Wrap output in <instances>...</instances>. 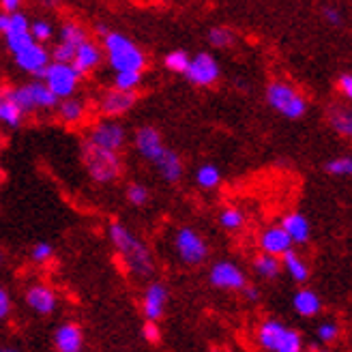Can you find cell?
I'll return each mask as SVG.
<instances>
[{"mask_svg": "<svg viewBox=\"0 0 352 352\" xmlns=\"http://www.w3.org/2000/svg\"><path fill=\"white\" fill-rule=\"evenodd\" d=\"M103 60V52L101 47L95 43V41H88L84 39L76 52H74V58H72V65L76 67V72L80 76H86V74H91L93 69H97Z\"/></svg>", "mask_w": 352, "mask_h": 352, "instance_id": "obj_15", "label": "cell"}, {"mask_svg": "<svg viewBox=\"0 0 352 352\" xmlns=\"http://www.w3.org/2000/svg\"><path fill=\"white\" fill-rule=\"evenodd\" d=\"M281 267H284L288 271V275L298 281V284H303V281L309 279V267H307V262L298 256L296 252L288 250L286 254H281Z\"/></svg>", "mask_w": 352, "mask_h": 352, "instance_id": "obj_24", "label": "cell"}, {"mask_svg": "<svg viewBox=\"0 0 352 352\" xmlns=\"http://www.w3.org/2000/svg\"><path fill=\"white\" fill-rule=\"evenodd\" d=\"M292 307L298 316H303V318H314V316H318L320 309H322V301L320 296L316 294L314 290L309 288H303L294 292L292 296Z\"/></svg>", "mask_w": 352, "mask_h": 352, "instance_id": "obj_21", "label": "cell"}, {"mask_svg": "<svg viewBox=\"0 0 352 352\" xmlns=\"http://www.w3.org/2000/svg\"><path fill=\"white\" fill-rule=\"evenodd\" d=\"M133 103H135V91H120V88H112V91H108L101 97L99 110L103 116L114 118V116L129 112L133 108Z\"/></svg>", "mask_w": 352, "mask_h": 352, "instance_id": "obj_12", "label": "cell"}, {"mask_svg": "<svg viewBox=\"0 0 352 352\" xmlns=\"http://www.w3.org/2000/svg\"><path fill=\"white\" fill-rule=\"evenodd\" d=\"M258 344L269 352H301L303 338L279 320H264L258 327Z\"/></svg>", "mask_w": 352, "mask_h": 352, "instance_id": "obj_4", "label": "cell"}, {"mask_svg": "<svg viewBox=\"0 0 352 352\" xmlns=\"http://www.w3.org/2000/svg\"><path fill=\"white\" fill-rule=\"evenodd\" d=\"M140 82H142V72H116L114 88H120V91H135Z\"/></svg>", "mask_w": 352, "mask_h": 352, "instance_id": "obj_32", "label": "cell"}, {"mask_svg": "<svg viewBox=\"0 0 352 352\" xmlns=\"http://www.w3.org/2000/svg\"><path fill=\"white\" fill-rule=\"evenodd\" d=\"M322 15L331 26H342V11L338 7H327L322 11Z\"/></svg>", "mask_w": 352, "mask_h": 352, "instance_id": "obj_43", "label": "cell"}, {"mask_svg": "<svg viewBox=\"0 0 352 352\" xmlns=\"http://www.w3.org/2000/svg\"><path fill=\"white\" fill-rule=\"evenodd\" d=\"M208 41L213 47H219V50H226L234 43V32L226 26H215L208 30Z\"/></svg>", "mask_w": 352, "mask_h": 352, "instance_id": "obj_30", "label": "cell"}, {"mask_svg": "<svg viewBox=\"0 0 352 352\" xmlns=\"http://www.w3.org/2000/svg\"><path fill=\"white\" fill-rule=\"evenodd\" d=\"M28 32L32 34L34 41L45 43L47 39H52V32H54V30H52V24L50 22H45V20H34V22H30Z\"/></svg>", "mask_w": 352, "mask_h": 352, "instance_id": "obj_36", "label": "cell"}, {"mask_svg": "<svg viewBox=\"0 0 352 352\" xmlns=\"http://www.w3.org/2000/svg\"><path fill=\"white\" fill-rule=\"evenodd\" d=\"M127 200L133 204V206H144L148 202V189L140 183H133L127 187Z\"/></svg>", "mask_w": 352, "mask_h": 352, "instance_id": "obj_38", "label": "cell"}, {"mask_svg": "<svg viewBox=\"0 0 352 352\" xmlns=\"http://www.w3.org/2000/svg\"><path fill=\"white\" fill-rule=\"evenodd\" d=\"M338 88H340V93L350 99L352 97V76L350 74H342L340 80H338Z\"/></svg>", "mask_w": 352, "mask_h": 352, "instance_id": "obj_44", "label": "cell"}, {"mask_svg": "<svg viewBox=\"0 0 352 352\" xmlns=\"http://www.w3.org/2000/svg\"><path fill=\"white\" fill-rule=\"evenodd\" d=\"M208 281L219 290H243L245 284H248V277H245V273L234 262L223 260V262H215L210 267Z\"/></svg>", "mask_w": 352, "mask_h": 352, "instance_id": "obj_10", "label": "cell"}, {"mask_svg": "<svg viewBox=\"0 0 352 352\" xmlns=\"http://www.w3.org/2000/svg\"><path fill=\"white\" fill-rule=\"evenodd\" d=\"M243 292H245V296L250 298V301H258V298H260V292H258V288H254V286H248V284H245Z\"/></svg>", "mask_w": 352, "mask_h": 352, "instance_id": "obj_46", "label": "cell"}, {"mask_svg": "<svg viewBox=\"0 0 352 352\" xmlns=\"http://www.w3.org/2000/svg\"><path fill=\"white\" fill-rule=\"evenodd\" d=\"M3 260H5V256H3V252H0V267H3Z\"/></svg>", "mask_w": 352, "mask_h": 352, "instance_id": "obj_48", "label": "cell"}, {"mask_svg": "<svg viewBox=\"0 0 352 352\" xmlns=\"http://www.w3.org/2000/svg\"><path fill=\"white\" fill-rule=\"evenodd\" d=\"M174 248L179 252L181 260L185 264H191V267H198V264H202L208 256L206 241L193 230V228H181V230L176 232Z\"/></svg>", "mask_w": 352, "mask_h": 352, "instance_id": "obj_7", "label": "cell"}, {"mask_svg": "<svg viewBox=\"0 0 352 352\" xmlns=\"http://www.w3.org/2000/svg\"><path fill=\"white\" fill-rule=\"evenodd\" d=\"M324 170L331 174V176H350L352 174V160L346 155V157H336V160H331Z\"/></svg>", "mask_w": 352, "mask_h": 352, "instance_id": "obj_34", "label": "cell"}, {"mask_svg": "<svg viewBox=\"0 0 352 352\" xmlns=\"http://www.w3.org/2000/svg\"><path fill=\"white\" fill-rule=\"evenodd\" d=\"M183 76L196 86H213L221 76V69H219V63L210 54L198 52L196 56L189 58V65Z\"/></svg>", "mask_w": 352, "mask_h": 352, "instance_id": "obj_8", "label": "cell"}, {"mask_svg": "<svg viewBox=\"0 0 352 352\" xmlns=\"http://www.w3.org/2000/svg\"><path fill=\"white\" fill-rule=\"evenodd\" d=\"M196 183L202 189H215V187H219V183H221V172H219V168L213 166V164L200 166L198 172H196Z\"/></svg>", "mask_w": 352, "mask_h": 352, "instance_id": "obj_28", "label": "cell"}, {"mask_svg": "<svg viewBox=\"0 0 352 352\" xmlns=\"http://www.w3.org/2000/svg\"><path fill=\"white\" fill-rule=\"evenodd\" d=\"M189 54L185 50H176V52H170V54L166 56V69L172 74H185V69L189 65Z\"/></svg>", "mask_w": 352, "mask_h": 352, "instance_id": "obj_31", "label": "cell"}, {"mask_svg": "<svg viewBox=\"0 0 352 352\" xmlns=\"http://www.w3.org/2000/svg\"><path fill=\"white\" fill-rule=\"evenodd\" d=\"M82 160H84L88 174H91V179L101 185L114 183L122 172V162H120L118 153L95 146L88 142V140L82 146Z\"/></svg>", "mask_w": 352, "mask_h": 352, "instance_id": "obj_3", "label": "cell"}, {"mask_svg": "<svg viewBox=\"0 0 352 352\" xmlns=\"http://www.w3.org/2000/svg\"><path fill=\"white\" fill-rule=\"evenodd\" d=\"M316 333H318V340H320L322 344H333V342H338L342 329H340V324H338V322L327 320V322L318 324V329H316Z\"/></svg>", "mask_w": 352, "mask_h": 352, "instance_id": "obj_35", "label": "cell"}, {"mask_svg": "<svg viewBox=\"0 0 352 352\" xmlns=\"http://www.w3.org/2000/svg\"><path fill=\"white\" fill-rule=\"evenodd\" d=\"M166 303H168V290L164 284L160 281H155L151 284L144 292V298H142V311H144V318L146 320H160L164 316V309H166Z\"/></svg>", "mask_w": 352, "mask_h": 352, "instance_id": "obj_17", "label": "cell"}, {"mask_svg": "<svg viewBox=\"0 0 352 352\" xmlns=\"http://www.w3.org/2000/svg\"><path fill=\"white\" fill-rule=\"evenodd\" d=\"M219 223L221 228H226V230H241V228L245 226V213L234 206H228L221 210V215H219Z\"/></svg>", "mask_w": 352, "mask_h": 352, "instance_id": "obj_29", "label": "cell"}, {"mask_svg": "<svg viewBox=\"0 0 352 352\" xmlns=\"http://www.w3.org/2000/svg\"><path fill=\"white\" fill-rule=\"evenodd\" d=\"M26 305L39 316H50L58 305V296L45 284H34L26 290Z\"/></svg>", "mask_w": 352, "mask_h": 352, "instance_id": "obj_14", "label": "cell"}, {"mask_svg": "<svg viewBox=\"0 0 352 352\" xmlns=\"http://www.w3.org/2000/svg\"><path fill=\"white\" fill-rule=\"evenodd\" d=\"M258 245L264 254H273V256H281L288 250H292V239L288 236V232L281 226H271L267 228L260 236H258Z\"/></svg>", "mask_w": 352, "mask_h": 352, "instance_id": "obj_16", "label": "cell"}, {"mask_svg": "<svg viewBox=\"0 0 352 352\" xmlns=\"http://www.w3.org/2000/svg\"><path fill=\"white\" fill-rule=\"evenodd\" d=\"M110 241L114 243L116 252L120 254L122 262L131 275L135 277H151L155 271V262L151 256V250L146 248V243L135 236L127 226H122L118 221L110 223Z\"/></svg>", "mask_w": 352, "mask_h": 352, "instance_id": "obj_1", "label": "cell"}, {"mask_svg": "<svg viewBox=\"0 0 352 352\" xmlns=\"http://www.w3.org/2000/svg\"><path fill=\"white\" fill-rule=\"evenodd\" d=\"M142 336L148 344H157L162 340V331H160V324H157V320H146L144 329H142Z\"/></svg>", "mask_w": 352, "mask_h": 352, "instance_id": "obj_41", "label": "cell"}, {"mask_svg": "<svg viewBox=\"0 0 352 352\" xmlns=\"http://www.w3.org/2000/svg\"><path fill=\"white\" fill-rule=\"evenodd\" d=\"M52 256H54V248H52L50 243H37L32 248V252H30V260L32 262H39V264L47 262Z\"/></svg>", "mask_w": 352, "mask_h": 352, "instance_id": "obj_39", "label": "cell"}, {"mask_svg": "<svg viewBox=\"0 0 352 352\" xmlns=\"http://www.w3.org/2000/svg\"><path fill=\"white\" fill-rule=\"evenodd\" d=\"M28 28H30V20L24 15V13H20V9L17 11H13V13H9V26H7V32H28ZM5 32V34H7Z\"/></svg>", "mask_w": 352, "mask_h": 352, "instance_id": "obj_37", "label": "cell"}, {"mask_svg": "<svg viewBox=\"0 0 352 352\" xmlns=\"http://www.w3.org/2000/svg\"><path fill=\"white\" fill-rule=\"evenodd\" d=\"M54 348L58 352H80L84 348V333L76 322H65L54 333Z\"/></svg>", "mask_w": 352, "mask_h": 352, "instance_id": "obj_18", "label": "cell"}, {"mask_svg": "<svg viewBox=\"0 0 352 352\" xmlns=\"http://www.w3.org/2000/svg\"><path fill=\"white\" fill-rule=\"evenodd\" d=\"M254 273L262 279H277L279 273H281V260L279 256H273V254H258L254 258Z\"/></svg>", "mask_w": 352, "mask_h": 352, "instance_id": "obj_25", "label": "cell"}, {"mask_svg": "<svg viewBox=\"0 0 352 352\" xmlns=\"http://www.w3.org/2000/svg\"><path fill=\"white\" fill-rule=\"evenodd\" d=\"M24 116V110L13 101L9 91H0V122H5L7 127H20Z\"/></svg>", "mask_w": 352, "mask_h": 352, "instance_id": "obj_23", "label": "cell"}, {"mask_svg": "<svg viewBox=\"0 0 352 352\" xmlns=\"http://www.w3.org/2000/svg\"><path fill=\"white\" fill-rule=\"evenodd\" d=\"M269 105L286 118H301L307 112L305 97L286 82H271L267 88Z\"/></svg>", "mask_w": 352, "mask_h": 352, "instance_id": "obj_5", "label": "cell"}, {"mask_svg": "<svg viewBox=\"0 0 352 352\" xmlns=\"http://www.w3.org/2000/svg\"><path fill=\"white\" fill-rule=\"evenodd\" d=\"M26 91H28V99H30V108L34 110H54L58 105V97L50 91L45 86L43 80H34L30 84H26Z\"/></svg>", "mask_w": 352, "mask_h": 352, "instance_id": "obj_19", "label": "cell"}, {"mask_svg": "<svg viewBox=\"0 0 352 352\" xmlns=\"http://www.w3.org/2000/svg\"><path fill=\"white\" fill-rule=\"evenodd\" d=\"M41 78L52 93H54L58 99H65V97H74L82 76L76 72V67L72 63H60V60L52 63L50 60Z\"/></svg>", "mask_w": 352, "mask_h": 352, "instance_id": "obj_6", "label": "cell"}, {"mask_svg": "<svg viewBox=\"0 0 352 352\" xmlns=\"http://www.w3.org/2000/svg\"><path fill=\"white\" fill-rule=\"evenodd\" d=\"M58 116L63 122H67V125H76V122H80L86 114V108L84 103L80 99H74V97H65L58 101Z\"/></svg>", "mask_w": 352, "mask_h": 352, "instance_id": "obj_26", "label": "cell"}, {"mask_svg": "<svg viewBox=\"0 0 352 352\" xmlns=\"http://www.w3.org/2000/svg\"><path fill=\"white\" fill-rule=\"evenodd\" d=\"M88 142L95 144V146H101L105 151L118 153L127 142V131L122 125H118V122L103 120L91 129V133H88Z\"/></svg>", "mask_w": 352, "mask_h": 352, "instance_id": "obj_9", "label": "cell"}, {"mask_svg": "<svg viewBox=\"0 0 352 352\" xmlns=\"http://www.w3.org/2000/svg\"><path fill=\"white\" fill-rule=\"evenodd\" d=\"M329 122L331 127L336 129V133H340L342 138H350L352 135V114L346 108H333L329 112Z\"/></svg>", "mask_w": 352, "mask_h": 352, "instance_id": "obj_27", "label": "cell"}, {"mask_svg": "<svg viewBox=\"0 0 352 352\" xmlns=\"http://www.w3.org/2000/svg\"><path fill=\"white\" fill-rule=\"evenodd\" d=\"M7 26H9V13L3 11V13H0V34L7 32Z\"/></svg>", "mask_w": 352, "mask_h": 352, "instance_id": "obj_47", "label": "cell"}, {"mask_svg": "<svg viewBox=\"0 0 352 352\" xmlns=\"http://www.w3.org/2000/svg\"><path fill=\"white\" fill-rule=\"evenodd\" d=\"M20 5H22V0H0V9L7 11V13L17 11V9H20Z\"/></svg>", "mask_w": 352, "mask_h": 352, "instance_id": "obj_45", "label": "cell"}, {"mask_svg": "<svg viewBox=\"0 0 352 352\" xmlns=\"http://www.w3.org/2000/svg\"><path fill=\"white\" fill-rule=\"evenodd\" d=\"M135 148L138 153L148 160L151 164H155L160 157L164 155L166 146H164V140H162V133L157 131L155 127H142L135 131Z\"/></svg>", "mask_w": 352, "mask_h": 352, "instance_id": "obj_13", "label": "cell"}, {"mask_svg": "<svg viewBox=\"0 0 352 352\" xmlns=\"http://www.w3.org/2000/svg\"><path fill=\"white\" fill-rule=\"evenodd\" d=\"M279 226L284 228V230L288 232V236L292 239V243H296V245H305L311 236V226H309L307 217L303 213H296V210L294 213L284 215V219H281Z\"/></svg>", "mask_w": 352, "mask_h": 352, "instance_id": "obj_20", "label": "cell"}, {"mask_svg": "<svg viewBox=\"0 0 352 352\" xmlns=\"http://www.w3.org/2000/svg\"><path fill=\"white\" fill-rule=\"evenodd\" d=\"M84 39H88V34H86V30L80 26V24H65L63 28H60V41H65V43H72V45H80Z\"/></svg>", "mask_w": 352, "mask_h": 352, "instance_id": "obj_33", "label": "cell"}, {"mask_svg": "<svg viewBox=\"0 0 352 352\" xmlns=\"http://www.w3.org/2000/svg\"><path fill=\"white\" fill-rule=\"evenodd\" d=\"M13 58H15L17 67L24 69L26 74L37 76V78L43 76L45 67H47L50 60H52L50 52H47L39 41H32L30 45H26L24 50L17 52V54H13Z\"/></svg>", "mask_w": 352, "mask_h": 352, "instance_id": "obj_11", "label": "cell"}, {"mask_svg": "<svg viewBox=\"0 0 352 352\" xmlns=\"http://www.w3.org/2000/svg\"><path fill=\"white\" fill-rule=\"evenodd\" d=\"M74 52H76V45L65 43V41H58V45L54 47V52H52L50 56H54V60H60V63H72Z\"/></svg>", "mask_w": 352, "mask_h": 352, "instance_id": "obj_40", "label": "cell"}, {"mask_svg": "<svg viewBox=\"0 0 352 352\" xmlns=\"http://www.w3.org/2000/svg\"><path fill=\"white\" fill-rule=\"evenodd\" d=\"M9 311H11V296L3 286H0V320H5Z\"/></svg>", "mask_w": 352, "mask_h": 352, "instance_id": "obj_42", "label": "cell"}, {"mask_svg": "<svg viewBox=\"0 0 352 352\" xmlns=\"http://www.w3.org/2000/svg\"><path fill=\"white\" fill-rule=\"evenodd\" d=\"M155 168L160 170V174L164 176L166 183H179L183 179V162H181V157L176 155L174 151H170V148H166L164 155L155 162Z\"/></svg>", "mask_w": 352, "mask_h": 352, "instance_id": "obj_22", "label": "cell"}, {"mask_svg": "<svg viewBox=\"0 0 352 352\" xmlns=\"http://www.w3.org/2000/svg\"><path fill=\"white\" fill-rule=\"evenodd\" d=\"M103 45L105 52H108V63L114 72H142L144 69V52L125 34L108 30L103 34Z\"/></svg>", "mask_w": 352, "mask_h": 352, "instance_id": "obj_2", "label": "cell"}]
</instances>
